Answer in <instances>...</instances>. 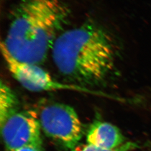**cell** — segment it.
Wrapping results in <instances>:
<instances>
[{"label":"cell","mask_w":151,"mask_h":151,"mask_svg":"<svg viewBox=\"0 0 151 151\" xmlns=\"http://www.w3.org/2000/svg\"><path fill=\"white\" fill-rule=\"evenodd\" d=\"M0 127L7 151H13L26 146L43 148L42 130L34 111L21 106L0 118Z\"/></svg>","instance_id":"277c9868"},{"label":"cell","mask_w":151,"mask_h":151,"mask_svg":"<svg viewBox=\"0 0 151 151\" xmlns=\"http://www.w3.org/2000/svg\"><path fill=\"white\" fill-rule=\"evenodd\" d=\"M22 106L15 93L3 81L0 86V118Z\"/></svg>","instance_id":"52a82bcc"},{"label":"cell","mask_w":151,"mask_h":151,"mask_svg":"<svg viewBox=\"0 0 151 151\" xmlns=\"http://www.w3.org/2000/svg\"><path fill=\"white\" fill-rule=\"evenodd\" d=\"M41 130L49 138L65 149L72 150L83 134V126L75 110L63 103L44 101L36 111Z\"/></svg>","instance_id":"3957f363"},{"label":"cell","mask_w":151,"mask_h":151,"mask_svg":"<svg viewBox=\"0 0 151 151\" xmlns=\"http://www.w3.org/2000/svg\"><path fill=\"white\" fill-rule=\"evenodd\" d=\"M13 151H43V148H40L33 146H26Z\"/></svg>","instance_id":"9c48e42d"},{"label":"cell","mask_w":151,"mask_h":151,"mask_svg":"<svg viewBox=\"0 0 151 151\" xmlns=\"http://www.w3.org/2000/svg\"><path fill=\"white\" fill-rule=\"evenodd\" d=\"M146 151H151V146L150 147H149L148 149H147Z\"/></svg>","instance_id":"30bf717a"},{"label":"cell","mask_w":151,"mask_h":151,"mask_svg":"<svg viewBox=\"0 0 151 151\" xmlns=\"http://www.w3.org/2000/svg\"><path fill=\"white\" fill-rule=\"evenodd\" d=\"M1 50L6 67L12 77L22 86L34 92L51 91L56 90H73L92 94L101 95L89 88L75 84L61 83L54 80L50 75L38 65L27 63L12 57L1 43Z\"/></svg>","instance_id":"5b68a950"},{"label":"cell","mask_w":151,"mask_h":151,"mask_svg":"<svg viewBox=\"0 0 151 151\" xmlns=\"http://www.w3.org/2000/svg\"><path fill=\"white\" fill-rule=\"evenodd\" d=\"M70 12L67 0H21L1 44L16 60L39 65L52 50Z\"/></svg>","instance_id":"7a4b0ae2"},{"label":"cell","mask_w":151,"mask_h":151,"mask_svg":"<svg viewBox=\"0 0 151 151\" xmlns=\"http://www.w3.org/2000/svg\"><path fill=\"white\" fill-rule=\"evenodd\" d=\"M52 54L62 75L87 88L108 82L116 69L119 50L108 30L87 22L62 32L54 42Z\"/></svg>","instance_id":"6da1fadb"},{"label":"cell","mask_w":151,"mask_h":151,"mask_svg":"<svg viewBox=\"0 0 151 151\" xmlns=\"http://www.w3.org/2000/svg\"><path fill=\"white\" fill-rule=\"evenodd\" d=\"M87 144L107 149H113L122 146L127 141L120 130L114 124L96 120L87 130Z\"/></svg>","instance_id":"8992f818"},{"label":"cell","mask_w":151,"mask_h":151,"mask_svg":"<svg viewBox=\"0 0 151 151\" xmlns=\"http://www.w3.org/2000/svg\"><path fill=\"white\" fill-rule=\"evenodd\" d=\"M139 147V146L138 143L134 142L127 141L122 146L113 149L104 148L87 143L86 145H78L71 151H132Z\"/></svg>","instance_id":"ba28073f"}]
</instances>
